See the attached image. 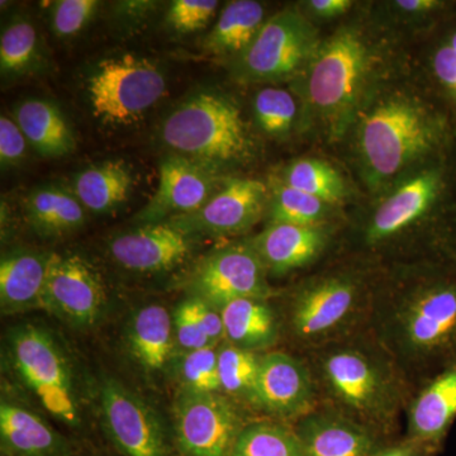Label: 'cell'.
<instances>
[{"label": "cell", "mask_w": 456, "mask_h": 456, "mask_svg": "<svg viewBox=\"0 0 456 456\" xmlns=\"http://www.w3.org/2000/svg\"><path fill=\"white\" fill-rule=\"evenodd\" d=\"M307 354L318 399L326 408L378 436L391 434L402 413L406 415L412 388L370 332Z\"/></svg>", "instance_id": "2"}, {"label": "cell", "mask_w": 456, "mask_h": 456, "mask_svg": "<svg viewBox=\"0 0 456 456\" xmlns=\"http://www.w3.org/2000/svg\"><path fill=\"white\" fill-rule=\"evenodd\" d=\"M167 77L154 60L123 53L99 61L86 80L92 112L112 126L139 122L167 92Z\"/></svg>", "instance_id": "6"}, {"label": "cell", "mask_w": 456, "mask_h": 456, "mask_svg": "<svg viewBox=\"0 0 456 456\" xmlns=\"http://www.w3.org/2000/svg\"><path fill=\"white\" fill-rule=\"evenodd\" d=\"M244 428L235 404L222 393L183 389L174 406L180 456H231Z\"/></svg>", "instance_id": "10"}, {"label": "cell", "mask_w": 456, "mask_h": 456, "mask_svg": "<svg viewBox=\"0 0 456 456\" xmlns=\"http://www.w3.org/2000/svg\"><path fill=\"white\" fill-rule=\"evenodd\" d=\"M406 419L408 440L440 448L456 421V362L415 392Z\"/></svg>", "instance_id": "20"}, {"label": "cell", "mask_w": 456, "mask_h": 456, "mask_svg": "<svg viewBox=\"0 0 456 456\" xmlns=\"http://www.w3.org/2000/svg\"><path fill=\"white\" fill-rule=\"evenodd\" d=\"M326 227L269 224L250 244L268 273L284 275L310 265L329 244Z\"/></svg>", "instance_id": "21"}, {"label": "cell", "mask_w": 456, "mask_h": 456, "mask_svg": "<svg viewBox=\"0 0 456 456\" xmlns=\"http://www.w3.org/2000/svg\"><path fill=\"white\" fill-rule=\"evenodd\" d=\"M434 69L441 82L456 94V53L450 45L437 51L434 57Z\"/></svg>", "instance_id": "42"}, {"label": "cell", "mask_w": 456, "mask_h": 456, "mask_svg": "<svg viewBox=\"0 0 456 456\" xmlns=\"http://www.w3.org/2000/svg\"><path fill=\"white\" fill-rule=\"evenodd\" d=\"M421 270L375 285L368 329L413 395L456 362V268Z\"/></svg>", "instance_id": "1"}, {"label": "cell", "mask_w": 456, "mask_h": 456, "mask_svg": "<svg viewBox=\"0 0 456 456\" xmlns=\"http://www.w3.org/2000/svg\"><path fill=\"white\" fill-rule=\"evenodd\" d=\"M318 402L307 362L281 351L261 355L251 404L275 419H301L316 410Z\"/></svg>", "instance_id": "14"}, {"label": "cell", "mask_w": 456, "mask_h": 456, "mask_svg": "<svg viewBox=\"0 0 456 456\" xmlns=\"http://www.w3.org/2000/svg\"><path fill=\"white\" fill-rule=\"evenodd\" d=\"M294 430L305 456H370L380 448L375 432L326 407L303 417Z\"/></svg>", "instance_id": "19"}, {"label": "cell", "mask_w": 456, "mask_h": 456, "mask_svg": "<svg viewBox=\"0 0 456 456\" xmlns=\"http://www.w3.org/2000/svg\"><path fill=\"white\" fill-rule=\"evenodd\" d=\"M104 428L125 456H180L163 422L151 407L114 379L101 387Z\"/></svg>", "instance_id": "12"}, {"label": "cell", "mask_w": 456, "mask_h": 456, "mask_svg": "<svg viewBox=\"0 0 456 456\" xmlns=\"http://www.w3.org/2000/svg\"><path fill=\"white\" fill-rule=\"evenodd\" d=\"M231 456H305L293 428L274 422L245 425Z\"/></svg>", "instance_id": "33"}, {"label": "cell", "mask_w": 456, "mask_h": 456, "mask_svg": "<svg viewBox=\"0 0 456 456\" xmlns=\"http://www.w3.org/2000/svg\"><path fill=\"white\" fill-rule=\"evenodd\" d=\"M14 121L29 146L44 158L59 159L77 147L74 132L61 110L46 99L29 98L14 110Z\"/></svg>", "instance_id": "24"}, {"label": "cell", "mask_w": 456, "mask_h": 456, "mask_svg": "<svg viewBox=\"0 0 456 456\" xmlns=\"http://www.w3.org/2000/svg\"><path fill=\"white\" fill-rule=\"evenodd\" d=\"M268 301L237 299L221 308L228 344L250 351L264 350L275 344L281 322Z\"/></svg>", "instance_id": "25"}, {"label": "cell", "mask_w": 456, "mask_h": 456, "mask_svg": "<svg viewBox=\"0 0 456 456\" xmlns=\"http://www.w3.org/2000/svg\"><path fill=\"white\" fill-rule=\"evenodd\" d=\"M106 303V287L92 264L79 255H50L44 310L75 326H90L102 316Z\"/></svg>", "instance_id": "13"}, {"label": "cell", "mask_w": 456, "mask_h": 456, "mask_svg": "<svg viewBox=\"0 0 456 456\" xmlns=\"http://www.w3.org/2000/svg\"><path fill=\"white\" fill-rule=\"evenodd\" d=\"M161 140L173 154L220 174L248 163L256 145L232 99L203 90L185 99L165 118Z\"/></svg>", "instance_id": "3"}, {"label": "cell", "mask_w": 456, "mask_h": 456, "mask_svg": "<svg viewBox=\"0 0 456 456\" xmlns=\"http://www.w3.org/2000/svg\"><path fill=\"white\" fill-rule=\"evenodd\" d=\"M98 7L95 0H60L53 5L51 27L59 37H71L88 25Z\"/></svg>", "instance_id": "37"}, {"label": "cell", "mask_w": 456, "mask_h": 456, "mask_svg": "<svg viewBox=\"0 0 456 456\" xmlns=\"http://www.w3.org/2000/svg\"><path fill=\"white\" fill-rule=\"evenodd\" d=\"M353 2L350 0H312L308 7L318 17L332 18L341 16L347 9L351 8Z\"/></svg>", "instance_id": "44"}, {"label": "cell", "mask_w": 456, "mask_h": 456, "mask_svg": "<svg viewBox=\"0 0 456 456\" xmlns=\"http://www.w3.org/2000/svg\"><path fill=\"white\" fill-rule=\"evenodd\" d=\"M261 355L227 344L218 349L222 393L250 402L259 375Z\"/></svg>", "instance_id": "34"}, {"label": "cell", "mask_w": 456, "mask_h": 456, "mask_svg": "<svg viewBox=\"0 0 456 456\" xmlns=\"http://www.w3.org/2000/svg\"><path fill=\"white\" fill-rule=\"evenodd\" d=\"M440 188V175L437 171H422L402 183L387 198L362 232V240L369 248L398 241L412 231L430 211Z\"/></svg>", "instance_id": "18"}, {"label": "cell", "mask_w": 456, "mask_h": 456, "mask_svg": "<svg viewBox=\"0 0 456 456\" xmlns=\"http://www.w3.org/2000/svg\"><path fill=\"white\" fill-rule=\"evenodd\" d=\"M269 187L256 179H230L200 211L171 220L191 235L235 236L268 212Z\"/></svg>", "instance_id": "15"}, {"label": "cell", "mask_w": 456, "mask_h": 456, "mask_svg": "<svg viewBox=\"0 0 456 456\" xmlns=\"http://www.w3.org/2000/svg\"><path fill=\"white\" fill-rule=\"evenodd\" d=\"M217 8L216 0H174L167 13V25L176 32H196L206 27Z\"/></svg>", "instance_id": "38"}, {"label": "cell", "mask_w": 456, "mask_h": 456, "mask_svg": "<svg viewBox=\"0 0 456 456\" xmlns=\"http://www.w3.org/2000/svg\"><path fill=\"white\" fill-rule=\"evenodd\" d=\"M308 68L307 97L327 123L338 127L354 110L368 73L369 53L358 32L340 29L318 47Z\"/></svg>", "instance_id": "7"}, {"label": "cell", "mask_w": 456, "mask_h": 456, "mask_svg": "<svg viewBox=\"0 0 456 456\" xmlns=\"http://www.w3.org/2000/svg\"><path fill=\"white\" fill-rule=\"evenodd\" d=\"M436 140L430 113L415 99L393 95L362 117L358 142L370 183L395 178L424 156Z\"/></svg>", "instance_id": "5"}, {"label": "cell", "mask_w": 456, "mask_h": 456, "mask_svg": "<svg viewBox=\"0 0 456 456\" xmlns=\"http://www.w3.org/2000/svg\"><path fill=\"white\" fill-rule=\"evenodd\" d=\"M191 302H193L194 314H196L198 322L213 346H217L218 342L226 340L221 310L213 307L202 299L196 298V297L191 298Z\"/></svg>", "instance_id": "41"}, {"label": "cell", "mask_w": 456, "mask_h": 456, "mask_svg": "<svg viewBox=\"0 0 456 456\" xmlns=\"http://www.w3.org/2000/svg\"><path fill=\"white\" fill-rule=\"evenodd\" d=\"M50 255L17 251L0 263V303L4 314L42 308Z\"/></svg>", "instance_id": "23"}, {"label": "cell", "mask_w": 456, "mask_h": 456, "mask_svg": "<svg viewBox=\"0 0 456 456\" xmlns=\"http://www.w3.org/2000/svg\"><path fill=\"white\" fill-rule=\"evenodd\" d=\"M29 143L20 126L13 119L0 118V163L2 167H17L25 160Z\"/></svg>", "instance_id": "40"}, {"label": "cell", "mask_w": 456, "mask_h": 456, "mask_svg": "<svg viewBox=\"0 0 456 456\" xmlns=\"http://www.w3.org/2000/svg\"><path fill=\"white\" fill-rule=\"evenodd\" d=\"M42 61L40 36L31 20L14 17L0 37V69L3 77H22L36 71Z\"/></svg>", "instance_id": "30"}, {"label": "cell", "mask_w": 456, "mask_h": 456, "mask_svg": "<svg viewBox=\"0 0 456 456\" xmlns=\"http://www.w3.org/2000/svg\"><path fill=\"white\" fill-rule=\"evenodd\" d=\"M0 446L3 456H71L68 440L41 416L4 399L0 404Z\"/></svg>", "instance_id": "22"}, {"label": "cell", "mask_w": 456, "mask_h": 456, "mask_svg": "<svg viewBox=\"0 0 456 456\" xmlns=\"http://www.w3.org/2000/svg\"><path fill=\"white\" fill-rule=\"evenodd\" d=\"M134 175L122 160H108L93 165L75 176L73 193L84 208L107 213L121 206L130 197Z\"/></svg>", "instance_id": "26"}, {"label": "cell", "mask_w": 456, "mask_h": 456, "mask_svg": "<svg viewBox=\"0 0 456 456\" xmlns=\"http://www.w3.org/2000/svg\"><path fill=\"white\" fill-rule=\"evenodd\" d=\"M439 4L437 2H434V0H399V2H395V5L399 9H403L406 12H425L430 11V9L436 7Z\"/></svg>", "instance_id": "45"}, {"label": "cell", "mask_w": 456, "mask_h": 456, "mask_svg": "<svg viewBox=\"0 0 456 456\" xmlns=\"http://www.w3.org/2000/svg\"><path fill=\"white\" fill-rule=\"evenodd\" d=\"M318 47L316 29L298 12L287 9L265 20L240 56L239 77L246 83L288 79L310 65Z\"/></svg>", "instance_id": "9"}, {"label": "cell", "mask_w": 456, "mask_h": 456, "mask_svg": "<svg viewBox=\"0 0 456 456\" xmlns=\"http://www.w3.org/2000/svg\"><path fill=\"white\" fill-rule=\"evenodd\" d=\"M265 23V12L254 0H235L222 11L217 23L203 42L204 49L216 55L240 56L253 44Z\"/></svg>", "instance_id": "28"}, {"label": "cell", "mask_w": 456, "mask_h": 456, "mask_svg": "<svg viewBox=\"0 0 456 456\" xmlns=\"http://www.w3.org/2000/svg\"><path fill=\"white\" fill-rule=\"evenodd\" d=\"M173 322L174 331H175L180 346L184 347L185 350L193 351L213 346L198 322L191 298L183 302L176 308Z\"/></svg>", "instance_id": "39"}, {"label": "cell", "mask_w": 456, "mask_h": 456, "mask_svg": "<svg viewBox=\"0 0 456 456\" xmlns=\"http://www.w3.org/2000/svg\"><path fill=\"white\" fill-rule=\"evenodd\" d=\"M435 452L436 450L407 439L397 445L375 450L370 456H432Z\"/></svg>", "instance_id": "43"}, {"label": "cell", "mask_w": 456, "mask_h": 456, "mask_svg": "<svg viewBox=\"0 0 456 456\" xmlns=\"http://www.w3.org/2000/svg\"><path fill=\"white\" fill-rule=\"evenodd\" d=\"M450 47H452V50H454V53H456V33L452 37V41H450Z\"/></svg>", "instance_id": "46"}, {"label": "cell", "mask_w": 456, "mask_h": 456, "mask_svg": "<svg viewBox=\"0 0 456 456\" xmlns=\"http://www.w3.org/2000/svg\"><path fill=\"white\" fill-rule=\"evenodd\" d=\"M196 298L224 308L237 299H269L268 270L250 242L215 251L200 261L191 278Z\"/></svg>", "instance_id": "11"}, {"label": "cell", "mask_w": 456, "mask_h": 456, "mask_svg": "<svg viewBox=\"0 0 456 456\" xmlns=\"http://www.w3.org/2000/svg\"><path fill=\"white\" fill-rule=\"evenodd\" d=\"M11 355L20 379L45 410L70 428L79 426L70 368L51 335L40 327H20L11 338Z\"/></svg>", "instance_id": "8"}, {"label": "cell", "mask_w": 456, "mask_h": 456, "mask_svg": "<svg viewBox=\"0 0 456 456\" xmlns=\"http://www.w3.org/2000/svg\"><path fill=\"white\" fill-rule=\"evenodd\" d=\"M375 285L350 273L311 279L297 288L287 310L294 342L305 353L368 331Z\"/></svg>", "instance_id": "4"}, {"label": "cell", "mask_w": 456, "mask_h": 456, "mask_svg": "<svg viewBox=\"0 0 456 456\" xmlns=\"http://www.w3.org/2000/svg\"><path fill=\"white\" fill-rule=\"evenodd\" d=\"M217 178L216 171L183 156H165L159 187L136 220L145 224H159L200 211L217 191Z\"/></svg>", "instance_id": "16"}, {"label": "cell", "mask_w": 456, "mask_h": 456, "mask_svg": "<svg viewBox=\"0 0 456 456\" xmlns=\"http://www.w3.org/2000/svg\"><path fill=\"white\" fill-rule=\"evenodd\" d=\"M26 218L36 232L59 237L75 232L86 222V208L73 191L59 187L36 188L26 198Z\"/></svg>", "instance_id": "27"}, {"label": "cell", "mask_w": 456, "mask_h": 456, "mask_svg": "<svg viewBox=\"0 0 456 456\" xmlns=\"http://www.w3.org/2000/svg\"><path fill=\"white\" fill-rule=\"evenodd\" d=\"M184 389L200 393H222L218 373V347L188 351L180 365ZM224 395V393H222Z\"/></svg>", "instance_id": "36"}, {"label": "cell", "mask_w": 456, "mask_h": 456, "mask_svg": "<svg viewBox=\"0 0 456 456\" xmlns=\"http://www.w3.org/2000/svg\"><path fill=\"white\" fill-rule=\"evenodd\" d=\"M193 237L173 221L143 224L114 236L110 253L116 263L131 272H167L187 259Z\"/></svg>", "instance_id": "17"}, {"label": "cell", "mask_w": 456, "mask_h": 456, "mask_svg": "<svg viewBox=\"0 0 456 456\" xmlns=\"http://www.w3.org/2000/svg\"><path fill=\"white\" fill-rule=\"evenodd\" d=\"M268 216L270 224L326 227L331 206L275 180L269 188Z\"/></svg>", "instance_id": "31"}, {"label": "cell", "mask_w": 456, "mask_h": 456, "mask_svg": "<svg viewBox=\"0 0 456 456\" xmlns=\"http://www.w3.org/2000/svg\"><path fill=\"white\" fill-rule=\"evenodd\" d=\"M281 182L297 191L330 204L340 203L346 196L344 179L331 167L317 159H298L285 167Z\"/></svg>", "instance_id": "32"}, {"label": "cell", "mask_w": 456, "mask_h": 456, "mask_svg": "<svg viewBox=\"0 0 456 456\" xmlns=\"http://www.w3.org/2000/svg\"><path fill=\"white\" fill-rule=\"evenodd\" d=\"M173 317L163 305H150L134 314L130 326V346L146 370H161L173 353Z\"/></svg>", "instance_id": "29"}, {"label": "cell", "mask_w": 456, "mask_h": 456, "mask_svg": "<svg viewBox=\"0 0 456 456\" xmlns=\"http://www.w3.org/2000/svg\"><path fill=\"white\" fill-rule=\"evenodd\" d=\"M254 114L261 130L272 136H284L296 123L298 104L288 90L264 88L255 95Z\"/></svg>", "instance_id": "35"}]
</instances>
